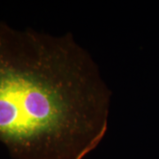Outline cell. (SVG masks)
Segmentation results:
<instances>
[{"instance_id": "1", "label": "cell", "mask_w": 159, "mask_h": 159, "mask_svg": "<svg viewBox=\"0 0 159 159\" xmlns=\"http://www.w3.org/2000/svg\"><path fill=\"white\" fill-rule=\"evenodd\" d=\"M111 91L70 33L0 22V142L14 159H84L107 134Z\"/></svg>"}]
</instances>
